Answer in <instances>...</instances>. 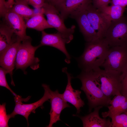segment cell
<instances>
[{
  "instance_id": "1f68e13d",
  "label": "cell",
  "mask_w": 127,
  "mask_h": 127,
  "mask_svg": "<svg viewBox=\"0 0 127 127\" xmlns=\"http://www.w3.org/2000/svg\"><path fill=\"white\" fill-rule=\"evenodd\" d=\"M15 0H7L6 1V4L7 7L8 8H11L12 7L14 2Z\"/></svg>"
},
{
  "instance_id": "5bb4252c",
  "label": "cell",
  "mask_w": 127,
  "mask_h": 127,
  "mask_svg": "<svg viewBox=\"0 0 127 127\" xmlns=\"http://www.w3.org/2000/svg\"><path fill=\"white\" fill-rule=\"evenodd\" d=\"M62 70L67 75V83L64 92L61 94V96L66 102L71 104L76 108L77 114H78L81 111V108L85 105L84 102L80 97L81 91L78 90L74 89L72 87L71 81L73 77L71 74L67 72V68H64Z\"/></svg>"
},
{
  "instance_id": "f1b7e54d",
  "label": "cell",
  "mask_w": 127,
  "mask_h": 127,
  "mask_svg": "<svg viewBox=\"0 0 127 127\" xmlns=\"http://www.w3.org/2000/svg\"><path fill=\"white\" fill-rule=\"evenodd\" d=\"M8 8L7 6L5 0H0V15L2 17L8 11Z\"/></svg>"
},
{
  "instance_id": "9a60e30c",
  "label": "cell",
  "mask_w": 127,
  "mask_h": 127,
  "mask_svg": "<svg viewBox=\"0 0 127 127\" xmlns=\"http://www.w3.org/2000/svg\"><path fill=\"white\" fill-rule=\"evenodd\" d=\"M42 37L40 44L41 47L48 46L55 48L63 52L66 56L65 62L67 64L70 62L71 57L65 47V40L58 32L56 33L48 34L44 30L41 32Z\"/></svg>"
},
{
  "instance_id": "30bf717a",
  "label": "cell",
  "mask_w": 127,
  "mask_h": 127,
  "mask_svg": "<svg viewBox=\"0 0 127 127\" xmlns=\"http://www.w3.org/2000/svg\"><path fill=\"white\" fill-rule=\"evenodd\" d=\"M86 5L72 13L69 17L75 20L84 40L88 42L99 38L87 17L85 9Z\"/></svg>"
},
{
  "instance_id": "52a82bcc",
  "label": "cell",
  "mask_w": 127,
  "mask_h": 127,
  "mask_svg": "<svg viewBox=\"0 0 127 127\" xmlns=\"http://www.w3.org/2000/svg\"><path fill=\"white\" fill-rule=\"evenodd\" d=\"M110 47L127 46V19L123 16L111 21L104 38Z\"/></svg>"
},
{
  "instance_id": "4fadbf2b",
  "label": "cell",
  "mask_w": 127,
  "mask_h": 127,
  "mask_svg": "<svg viewBox=\"0 0 127 127\" xmlns=\"http://www.w3.org/2000/svg\"><path fill=\"white\" fill-rule=\"evenodd\" d=\"M50 92L51 95L50 99L51 107L49 113L50 118L49 124L47 126L48 127H52L54 124L60 120V115L62 111L66 108L70 107L63 99L58 90L53 91L50 89Z\"/></svg>"
},
{
  "instance_id": "277c9868",
  "label": "cell",
  "mask_w": 127,
  "mask_h": 127,
  "mask_svg": "<svg viewBox=\"0 0 127 127\" xmlns=\"http://www.w3.org/2000/svg\"><path fill=\"white\" fill-rule=\"evenodd\" d=\"M32 39L29 36L22 41L20 43L15 62V67L16 69L22 70L26 74V68L29 67L35 70L39 67V59L35 56L37 49L41 46L39 44L33 46L31 44Z\"/></svg>"
},
{
  "instance_id": "603a6c76",
  "label": "cell",
  "mask_w": 127,
  "mask_h": 127,
  "mask_svg": "<svg viewBox=\"0 0 127 127\" xmlns=\"http://www.w3.org/2000/svg\"><path fill=\"white\" fill-rule=\"evenodd\" d=\"M110 117L111 119V127H127V111Z\"/></svg>"
},
{
  "instance_id": "ac0fdd59",
  "label": "cell",
  "mask_w": 127,
  "mask_h": 127,
  "mask_svg": "<svg viewBox=\"0 0 127 127\" xmlns=\"http://www.w3.org/2000/svg\"><path fill=\"white\" fill-rule=\"evenodd\" d=\"M109 104L110 105L107 107L108 111L102 112L101 113L103 118L110 117L127 111V96L121 93L116 95L110 100Z\"/></svg>"
},
{
  "instance_id": "484cf974",
  "label": "cell",
  "mask_w": 127,
  "mask_h": 127,
  "mask_svg": "<svg viewBox=\"0 0 127 127\" xmlns=\"http://www.w3.org/2000/svg\"><path fill=\"white\" fill-rule=\"evenodd\" d=\"M122 87L120 93L123 95L127 96V70L124 73L122 74Z\"/></svg>"
},
{
  "instance_id": "9c48e42d",
  "label": "cell",
  "mask_w": 127,
  "mask_h": 127,
  "mask_svg": "<svg viewBox=\"0 0 127 127\" xmlns=\"http://www.w3.org/2000/svg\"><path fill=\"white\" fill-rule=\"evenodd\" d=\"M92 3L85 6L87 17L92 26L100 38H103L111 21L98 9L93 6Z\"/></svg>"
},
{
  "instance_id": "2e32d148",
  "label": "cell",
  "mask_w": 127,
  "mask_h": 127,
  "mask_svg": "<svg viewBox=\"0 0 127 127\" xmlns=\"http://www.w3.org/2000/svg\"><path fill=\"white\" fill-rule=\"evenodd\" d=\"M99 106L94 108V111L89 114L83 116L78 115L73 116L78 117L82 120L83 127H111V121L106 118H101L99 112L100 109L103 107Z\"/></svg>"
},
{
  "instance_id": "7402d4cb",
  "label": "cell",
  "mask_w": 127,
  "mask_h": 127,
  "mask_svg": "<svg viewBox=\"0 0 127 127\" xmlns=\"http://www.w3.org/2000/svg\"><path fill=\"white\" fill-rule=\"evenodd\" d=\"M125 7L118 5H111L97 9L111 21L118 20L123 16Z\"/></svg>"
},
{
  "instance_id": "e0dca14e",
  "label": "cell",
  "mask_w": 127,
  "mask_h": 127,
  "mask_svg": "<svg viewBox=\"0 0 127 127\" xmlns=\"http://www.w3.org/2000/svg\"><path fill=\"white\" fill-rule=\"evenodd\" d=\"M92 3V0H66L55 7L64 21L72 13L85 5Z\"/></svg>"
},
{
  "instance_id": "ba28073f",
  "label": "cell",
  "mask_w": 127,
  "mask_h": 127,
  "mask_svg": "<svg viewBox=\"0 0 127 127\" xmlns=\"http://www.w3.org/2000/svg\"><path fill=\"white\" fill-rule=\"evenodd\" d=\"M42 86L44 90V94L41 98L35 102L28 104L22 103V102L23 101H28L30 98V96L24 99L22 98L21 96L19 95L15 97V106L12 112L8 114L10 118L14 117L16 115H21L26 119L28 125V118L31 113L32 112L35 113L36 108L42 106L45 102L48 101L51 98L49 86L45 84H43Z\"/></svg>"
},
{
  "instance_id": "ffe728a7",
  "label": "cell",
  "mask_w": 127,
  "mask_h": 127,
  "mask_svg": "<svg viewBox=\"0 0 127 127\" xmlns=\"http://www.w3.org/2000/svg\"><path fill=\"white\" fill-rule=\"evenodd\" d=\"M44 14L43 12L39 13L26 20L25 24L27 28L41 32L46 29L52 28L44 17Z\"/></svg>"
},
{
  "instance_id": "83f0119b",
  "label": "cell",
  "mask_w": 127,
  "mask_h": 127,
  "mask_svg": "<svg viewBox=\"0 0 127 127\" xmlns=\"http://www.w3.org/2000/svg\"><path fill=\"white\" fill-rule=\"evenodd\" d=\"M29 4L36 9L41 8L45 2V0H25Z\"/></svg>"
},
{
  "instance_id": "d6a6232c",
  "label": "cell",
  "mask_w": 127,
  "mask_h": 127,
  "mask_svg": "<svg viewBox=\"0 0 127 127\" xmlns=\"http://www.w3.org/2000/svg\"><path fill=\"white\" fill-rule=\"evenodd\" d=\"M52 0H45V2L49 3Z\"/></svg>"
},
{
  "instance_id": "cb8c5ba5",
  "label": "cell",
  "mask_w": 127,
  "mask_h": 127,
  "mask_svg": "<svg viewBox=\"0 0 127 127\" xmlns=\"http://www.w3.org/2000/svg\"><path fill=\"white\" fill-rule=\"evenodd\" d=\"M5 103L0 105V127H8V123L10 119L7 114Z\"/></svg>"
},
{
  "instance_id": "7c38bea8",
  "label": "cell",
  "mask_w": 127,
  "mask_h": 127,
  "mask_svg": "<svg viewBox=\"0 0 127 127\" xmlns=\"http://www.w3.org/2000/svg\"><path fill=\"white\" fill-rule=\"evenodd\" d=\"M21 41L16 36L12 44L0 54V66L9 71L11 79V84L14 86L15 84L12 78L13 72L15 67V62L19 46Z\"/></svg>"
},
{
  "instance_id": "6da1fadb",
  "label": "cell",
  "mask_w": 127,
  "mask_h": 127,
  "mask_svg": "<svg viewBox=\"0 0 127 127\" xmlns=\"http://www.w3.org/2000/svg\"><path fill=\"white\" fill-rule=\"evenodd\" d=\"M110 47L104 38L86 42L83 53L77 58L82 71L89 72L101 67Z\"/></svg>"
},
{
  "instance_id": "836d02e7",
  "label": "cell",
  "mask_w": 127,
  "mask_h": 127,
  "mask_svg": "<svg viewBox=\"0 0 127 127\" xmlns=\"http://www.w3.org/2000/svg\"><path fill=\"white\" fill-rule=\"evenodd\" d=\"M126 9H127V8H126Z\"/></svg>"
},
{
  "instance_id": "4dcf8cb0",
  "label": "cell",
  "mask_w": 127,
  "mask_h": 127,
  "mask_svg": "<svg viewBox=\"0 0 127 127\" xmlns=\"http://www.w3.org/2000/svg\"><path fill=\"white\" fill-rule=\"evenodd\" d=\"M66 0H52L49 3L55 7Z\"/></svg>"
},
{
  "instance_id": "d4e9b609",
  "label": "cell",
  "mask_w": 127,
  "mask_h": 127,
  "mask_svg": "<svg viewBox=\"0 0 127 127\" xmlns=\"http://www.w3.org/2000/svg\"><path fill=\"white\" fill-rule=\"evenodd\" d=\"M7 70L0 67V86L4 87L9 90L15 96L18 95L15 93L10 87L8 83L6 77L7 74L9 73Z\"/></svg>"
},
{
  "instance_id": "f546056e",
  "label": "cell",
  "mask_w": 127,
  "mask_h": 127,
  "mask_svg": "<svg viewBox=\"0 0 127 127\" xmlns=\"http://www.w3.org/2000/svg\"><path fill=\"white\" fill-rule=\"evenodd\" d=\"M111 5H118L125 7L127 6V0H111Z\"/></svg>"
},
{
  "instance_id": "7a4b0ae2",
  "label": "cell",
  "mask_w": 127,
  "mask_h": 127,
  "mask_svg": "<svg viewBox=\"0 0 127 127\" xmlns=\"http://www.w3.org/2000/svg\"><path fill=\"white\" fill-rule=\"evenodd\" d=\"M76 78L80 80L81 89L85 94L88 101L89 112L99 106L108 107L111 98L107 97L95 83L91 72L81 71Z\"/></svg>"
},
{
  "instance_id": "44dd1931",
  "label": "cell",
  "mask_w": 127,
  "mask_h": 127,
  "mask_svg": "<svg viewBox=\"0 0 127 127\" xmlns=\"http://www.w3.org/2000/svg\"><path fill=\"white\" fill-rule=\"evenodd\" d=\"M28 5L25 0H15L11 8L24 19L27 20L37 14L35 10L29 7Z\"/></svg>"
},
{
  "instance_id": "4316f807",
  "label": "cell",
  "mask_w": 127,
  "mask_h": 127,
  "mask_svg": "<svg viewBox=\"0 0 127 127\" xmlns=\"http://www.w3.org/2000/svg\"><path fill=\"white\" fill-rule=\"evenodd\" d=\"M111 0H92V4L96 8H100L108 5L111 3Z\"/></svg>"
},
{
  "instance_id": "8fae6325",
  "label": "cell",
  "mask_w": 127,
  "mask_h": 127,
  "mask_svg": "<svg viewBox=\"0 0 127 127\" xmlns=\"http://www.w3.org/2000/svg\"><path fill=\"white\" fill-rule=\"evenodd\" d=\"M2 17L3 22L13 31L14 34L21 41L29 36L26 34L27 28L24 19L11 8L8 9Z\"/></svg>"
},
{
  "instance_id": "d6986e66",
  "label": "cell",
  "mask_w": 127,
  "mask_h": 127,
  "mask_svg": "<svg viewBox=\"0 0 127 127\" xmlns=\"http://www.w3.org/2000/svg\"><path fill=\"white\" fill-rule=\"evenodd\" d=\"M13 31L3 22L0 26V54L7 49L13 42Z\"/></svg>"
},
{
  "instance_id": "3957f363",
  "label": "cell",
  "mask_w": 127,
  "mask_h": 127,
  "mask_svg": "<svg viewBox=\"0 0 127 127\" xmlns=\"http://www.w3.org/2000/svg\"><path fill=\"white\" fill-rule=\"evenodd\" d=\"M90 72L96 84L107 97L111 98L121 93L122 74L100 67Z\"/></svg>"
},
{
  "instance_id": "8992f818",
  "label": "cell",
  "mask_w": 127,
  "mask_h": 127,
  "mask_svg": "<svg viewBox=\"0 0 127 127\" xmlns=\"http://www.w3.org/2000/svg\"><path fill=\"white\" fill-rule=\"evenodd\" d=\"M42 7L49 24L61 34L66 44L70 42L73 38L75 26L73 25L70 28H67L64 24V21L60 17L59 12L49 3L45 2Z\"/></svg>"
},
{
  "instance_id": "5b68a950",
  "label": "cell",
  "mask_w": 127,
  "mask_h": 127,
  "mask_svg": "<svg viewBox=\"0 0 127 127\" xmlns=\"http://www.w3.org/2000/svg\"><path fill=\"white\" fill-rule=\"evenodd\" d=\"M101 67L105 70L124 73L127 70V46L110 47Z\"/></svg>"
}]
</instances>
